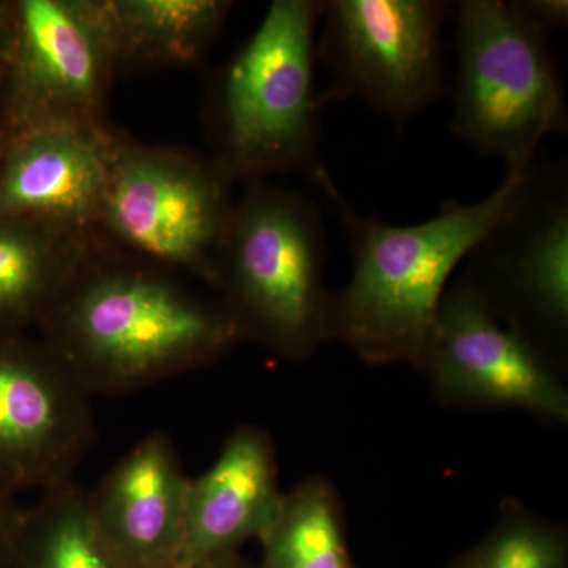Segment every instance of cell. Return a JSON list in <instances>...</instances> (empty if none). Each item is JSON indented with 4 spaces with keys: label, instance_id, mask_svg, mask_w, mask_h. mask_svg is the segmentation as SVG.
<instances>
[{
    "label": "cell",
    "instance_id": "cell-16",
    "mask_svg": "<svg viewBox=\"0 0 568 568\" xmlns=\"http://www.w3.org/2000/svg\"><path fill=\"white\" fill-rule=\"evenodd\" d=\"M119 70L197 65L222 33L230 0H104Z\"/></svg>",
    "mask_w": 568,
    "mask_h": 568
},
{
    "label": "cell",
    "instance_id": "cell-15",
    "mask_svg": "<svg viewBox=\"0 0 568 568\" xmlns=\"http://www.w3.org/2000/svg\"><path fill=\"white\" fill-rule=\"evenodd\" d=\"M99 244L65 224L0 216V331L39 327Z\"/></svg>",
    "mask_w": 568,
    "mask_h": 568
},
{
    "label": "cell",
    "instance_id": "cell-14",
    "mask_svg": "<svg viewBox=\"0 0 568 568\" xmlns=\"http://www.w3.org/2000/svg\"><path fill=\"white\" fill-rule=\"evenodd\" d=\"M283 500L271 437L257 426H241L215 465L190 478L179 568L237 552L252 538L261 540L278 518Z\"/></svg>",
    "mask_w": 568,
    "mask_h": 568
},
{
    "label": "cell",
    "instance_id": "cell-1",
    "mask_svg": "<svg viewBox=\"0 0 568 568\" xmlns=\"http://www.w3.org/2000/svg\"><path fill=\"white\" fill-rule=\"evenodd\" d=\"M37 328L91 396L134 394L204 368L245 339L223 301L102 244Z\"/></svg>",
    "mask_w": 568,
    "mask_h": 568
},
{
    "label": "cell",
    "instance_id": "cell-5",
    "mask_svg": "<svg viewBox=\"0 0 568 568\" xmlns=\"http://www.w3.org/2000/svg\"><path fill=\"white\" fill-rule=\"evenodd\" d=\"M457 24L452 130L485 156L525 173L545 138L568 126L566 92L549 37L511 0L454 2Z\"/></svg>",
    "mask_w": 568,
    "mask_h": 568
},
{
    "label": "cell",
    "instance_id": "cell-6",
    "mask_svg": "<svg viewBox=\"0 0 568 568\" xmlns=\"http://www.w3.org/2000/svg\"><path fill=\"white\" fill-rule=\"evenodd\" d=\"M231 185L212 159L118 136L93 233L126 256L219 290Z\"/></svg>",
    "mask_w": 568,
    "mask_h": 568
},
{
    "label": "cell",
    "instance_id": "cell-10",
    "mask_svg": "<svg viewBox=\"0 0 568 568\" xmlns=\"http://www.w3.org/2000/svg\"><path fill=\"white\" fill-rule=\"evenodd\" d=\"M92 396L41 339L0 331V491H50L95 443Z\"/></svg>",
    "mask_w": 568,
    "mask_h": 568
},
{
    "label": "cell",
    "instance_id": "cell-9",
    "mask_svg": "<svg viewBox=\"0 0 568 568\" xmlns=\"http://www.w3.org/2000/svg\"><path fill=\"white\" fill-rule=\"evenodd\" d=\"M462 280L496 317L536 345L568 324V173L534 164L517 203L466 257ZM537 346V345H536Z\"/></svg>",
    "mask_w": 568,
    "mask_h": 568
},
{
    "label": "cell",
    "instance_id": "cell-3",
    "mask_svg": "<svg viewBox=\"0 0 568 568\" xmlns=\"http://www.w3.org/2000/svg\"><path fill=\"white\" fill-rule=\"evenodd\" d=\"M320 0H274L260 28L213 82L209 123L231 182L301 173L328 200L338 194L321 156L327 106L316 84Z\"/></svg>",
    "mask_w": 568,
    "mask_h": 568
},
{
    "label": "cell",
    "instance_id": "cell-17",
    "mask_svg": "<svg viewBox=\"0 0 568 568\" xmlns=\"http://www.w3.org/2000/svg\"><path fill=\"white\" fill-rule=\"evenodd\" d=\"M14 568H125L93 521L88 489L73 480L24 510Z\"/></svg>",
    "mask_w": 568,
    "mask_h": 568
},
{
    "label": "cell",
    "instance_id": "cell-12",
    "mask_svg": "<svg viewBox=\"0 0 568 568\" xmlns=\"http://www.w3.org/2000/svg\"><path fill=\"white\" fill-rule=\"evenodd\" d=\"M190 478L164 432L142 437L89 491L93 521L125 568H179Z\"/></svg>",
    "mask_w": 568,
    "mask_h": 568
},
{
    "label": "cell",
    "instance_id": "cell-11",
    "mask_svg": "<svg viewBox=\"0 0 568 568\" xmlns=\"http://www.w3.org/2000/svg\"><path fill=\"white\" fill-rule=\"evenodd\" d=\"M448 399L568 418V394L541 349L503 327L465 283L444 294L424 365Z\"/></svg>",
    "mask_w": 568,
    "mask_h": 568
},
{
    "label": "cell",
    "instance_id": "cell-8",
    "mask_svg": "<svg viewBox=\"0 0 568 568\" xmlns=\"http://www.w3.org/2000/svg\"><path fill=\"white\" fill-rule=\"evenodd\" d=\"M452 14L447 0H320L316 61L332 74L325 102L357 99L396 122L439 102Z\"/></svg>",
    "mask_w": 568,
    "mask_h": 568
},
{
    "label": "cell",
    "instance_id": "cell-20",
    "mask_svg": "<svg viewBox=\"0 0 568 568\" xmlns=\"http://www.w3.org/2000/svg\"><path fill=\"white\" fill-rule=\"evenodd\" d=\"M511 3L523 20L547 37L567 29V0H511Z\"/></svg>",
    "mask_w": 568,
    "mask_h": 568
},
{
    "label": "cell",
    "instance_id": "cell-2",
    "mask_svg": "<svg viewBox=\"0 0 568 568\" xmlns=\"http://www.w3.org/2000/svg\"><path fill=\"white\" fill-rule=\"evenodd\" d=\"M529 170L507 171L484 200L447 201L436 216L409 226L355 212L339 194L332 203L346 227L354 272L332 297L331 336L369 364L424 365L448 278L517 203Z\"/></svg>",
    "mask_w": 568,
    "mask_h": 568
},
{
    "label": "cell",
    "instance_id": "cell-13",
    "mask_svg": "<svg viewBox=\"0 0 568 568\" xmlns=\"http://www.w3.org/2000/svg\"><path fill=\"white\" fill-rule=\"evenodd\" d=\"M119 134L106 125H48L0 148V216L95 230Z\"/></svg>",
    "mask_w": 568,
    "mask_h": 568
},
{
    "label": "cell",
    "instance_id": "cell-23",
    "mask_svg": "<svg viewBox=\"0 0 568 568\" xmlns=\"http://www.w3.org/2000/svg\"><path fill=\"white\" fill-rule=\"evenodd\" d=\"M182 568H253L246 560L242 559L237 552L231 555L216 556V558H209L197 560V562L190 564Z\"/></svg>",
    "mask_w": 568,
    "mask_h": 568
},
{
    "label": "cell",
    "instance_id": "cell-7",
    "mask_svg": "<svg viewBox=\"0 0 568 568\" xmlns=\"http://www.w3.org/2000/svg\"><path fill=\"white\" fill-rule=\"evenodd\" d=\"M0 148L48 125H106L119 62L104 0H11Z\"/></svg>",
    "mask_w": 568,
    "mask_h": 568
},
{
    "label": "cell",
    "instance_id": "cell-18",
    "mask_svg": "<svg viewBox=\"0 0 568 568\" xmlns=\"http://www.w3.org/2000/svg\"><path fill=\"white\" fill-rule=\"evenodd\" d=\"M261 544L260 568H353L334 493L323 480L284 495L278 518Z\"/></svg>",
    "mask_w": 568,
    "mask_h": 568
},
{
    "label": "cell",
    "instance_id": "cell-21",
    "mask_svg": "<svg viewBox=\"0 0 568 568\" xmlns=\"http://www.w3.org/2000/svg\"><path fill=\"white\" fill-rule=\"evenodd\" d=\"M22 517L24 510L17 497L0 491V568H14Z\"/></svg>",
    "mask_w": 568,
    "mask_h": 568
},
{
    "label": "cell",
    "instance_id": "cell-4",
    "mask_svg": "<svg viewBox=\"0 0 568 568\" xmlns=\"http://www.w3.org/2000/svg\"><path fill=\"white\" fill-rule=\"evenodd\" d=\"M325 260L320 207L304 194L248 183L231 213L219 287L244 338L291 361L331 338Z\"/></svg>",
    "mask_w": 568,
    "mask_h": 568
},
{
    "label": "cell",
    "instance_id": "cell-22",
    "mask_svg": "<svg viewBox=\"0 0 568 568\" xmlns=\"http://www.w3.org/2000/svg\"><path fill=\"white\" fill-rule=\"evenodd\" d=\"M11 50V11L9 0H0V91L9 70Z\"/></svg>",
    "mask_w": 568,
    "mask_h": 568
},
{
    "label": "cell",
    "instance_id": "cell-19",
    "mask_svg": "<svg viewBox=\"0 0 568 568\" xmlns=\"http://www.w3.org/2000/svg\"><path fill=\"white\" fill-rule=\"evenodd\" d=\"M455 568H567L566 538L534 519L514 517Z\"/></svg>",
    "mask_w": 568,
    "mask_h": 568
}]
</instances>
